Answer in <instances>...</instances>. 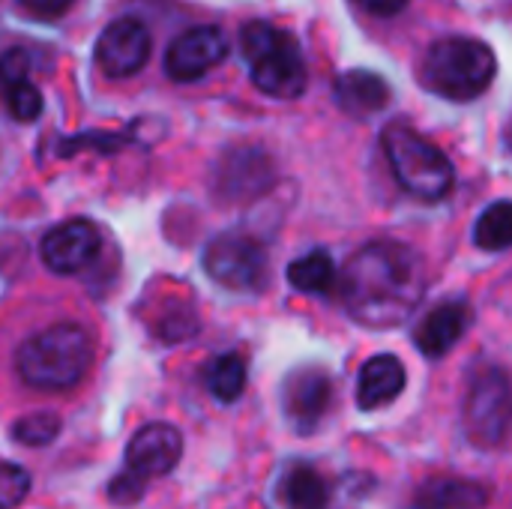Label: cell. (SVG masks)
I'll use <instances>...</instances> for the list:
<instances>
[{"label":"cell","instance_id":"cell-1","mask_svg":"<svg viewBox=\"0 0 512 509\" xmlns=\"http://www.w3.org/2000/svg\"><path fill=\"white\" fill-rule=\"evenodd\" d=\"M426 264L405 243L375 240L363 246L339 276V297L348 315L375 330L399 327L426 294Z\"/></svg>","mask_w":512,"mask_h":509},{"label":"cell","instance_id":"cell-2","mask_svg":"<svg viewBox=\"0 0 512 509\" xmlns=\"http://www.w3.org/2000/svg\"><path fill=\"white\" fill-rule=\"evenodd\" d=\"M93 363V339L78 324H51L15 351V369L36 390H69Z\"/></svg>","mask_w":512,"mask_h":509},{"label":"cell","instance_id":"cell-3","mask_svg":"<svg viewBox=\"0 0 512 509\" xmlns=\"http://www.w3.org/2000/svg\"><path fill=\"white\" fill-rule=\"evenodd\" d=\"M240 51L249 60L252 81L273 99H297L306 90L309 72L297 39L267 21H249L240 30Z\"/></svg>","mask_w":512,"mask_h":509},{"label":"cell","instance_id":"cell-4","mask_svg":"<svg viewBox=\"0 0 512 509\" xmlns=\"http://www.w3.org/2000/svg\"><path fill=\"white\" fill-rule=\"evenodd\" d=\"M495 51L471 36H444L426 51L423 78L429 90L453 102H471L495 81Z\"/></svg>","mask_w":512,"mask_h":509},{"label":"cell","instance_id":"cell-5","mask_svg":"<svg viewBox=\"0 0 512 509\" xmlns=\"http://www.w3.org/2000/svg\"><path fill=\"white\" fill-rule=\"evenodd\" d=\"M387 162L402 189L423 201H438L453 189V165L441 147L426 141L408 123H390L381 135Z\"/></svg>","mask_w":512,"mask_h":509},{"label":"cell","instance_id":"cell-6","mask_svg":"<svg viewBox=\"0 0 512 509\" xmlns=\"http://www.w3.org/2000/svg\"><path fill=\"white\" fill-rule=\"evenodd\" d=\"M462 423L477 447H501L512 432V381L498 366H480L471 375Z\"/></svg>","mask_w":512,"mask_h":509},{"label":"cell","instance_id":"cell-7","mask_svg":"<svg viewBox=\"0 0 512 509\" xmlns=\"http://www.w3.org/2000/svg\"><path fill=\"white\" fill-rule=\"evenodd\" d=\"M267 264V249L243 231H225L204 249L207 276L231 291H258L267 282Z\"/></svg>","mask_w":512,"mask_h":509},{"label":"cell","instance_id":"cell-8","mask_svg":"<svg viewBox=\"0 0 512 509\" xmlns=\"http://www.w3.org/2000/svg\"><path fill=\"white\" fill-rule=\"evenodd\" d=\"M330 405H333V381L324 369L303 366L285 378L282 408H285V420L291 423L294 432L312 435L321 426V420L327 417Z\"/></svg>","mask_w":512,"mask_h":509},{"label":"cell","instance_id":"cell-9","mask_svg":"<svg viewBox=\"0 0 512 509\" xmlns=\"http://www.w3.org/2000/svg\"><path fill=\"white\" fill-rule=\"evenodd\" d=\"M228 57V39L216 24L183 30L165 51V72L174 81H198Z\"/></svg>","mask_w":512,"mask_h":509},{"label":"cell","instance_id":"cell-10","mask_svg":"<svg viewBox=\"0 0 512 509\" xmlns=\"http://www.w3.org/2000/svg\"><path fill=\"white\" fill-rule=\"evenodd\" d=\"M147 57L150 33L138 18H117L96 39V63L111 78H129L141 72Z\"/></svg>","mask_w":512,"mask_h":509},{"label":"cell","instance_id":"cell-11","mask_svg":"<svg viewBox=\"0 0 512 509\" xmlns=\"http://www.w3.org/2000/svg\"><path fill=\"white\" fill-rule=\"evenodd\" d=\"M42 261L51 273L69 276L84 270L99 252V231L87 219H69L42 237Z\"/></svg>","mask_w":512,"mask_h":509},{"label":"cell","instance_id":"cell-12","mask_svg":"<svg viewBox=\"0 0 512 509\" xmlns=\"http://www.w3.org/2000/svg\"><path fill=\"white\" fill-rule=\"evenodd\" d=\"M183 456V435L168 423H150L138 429L126 447V465L129 471L141 474L144 480L165 477L177 468Z\"/></svg>","mask_w":512,"mask_h":509},{"label":"cell","instance_id":"cell-13","mask_svg":"<svg viewBox=\"0 0 512 509\" xmlns=\"http://www.w3.org/2000/svg\"><path fill=\"white\" fill-rule=\"evenodd\" d=\"M471 324V306L465 300H450V303H441L435 306L414 330V342L420 348L423 357L429 360H441L447 357L456 342L465 336Z\"/></svg>","mask_w":512,"mask_h":509},{"label":"cell","instance_id":"cell-14","mask_svg":"<svg viewBox=\"0 0 512 509\" xmlns=\"http://www.w3.org/2000/svg\"><path fill=\"white\" fill-rule=\"evenodd\" d=\"M408 384L405 366L399 357L393 354H378L369 357L357 375V405L363 411H378L390 402H396L402 396Z\"/></svg>","mask_w":512,"mask_h":509},{"label":"cell","instance_id":"cell-15","mask_svg":"<svg viewBox=\"0 0 512 509\" xmlns=\"http://www.w3.org/2000/svg\"><path fill=\"white\" fill-rule=\"evenodd\" d=\"M390 96V84L369 69H348L333 81V99L351 117H372L384 111Z\"/></svg>","mask_w":512,"mask_h":509},{"label":"cell","instance_id":"cell-16","mask_svg":"<svg viewBox=\"0 0 512 509\" xmlns=\"http://www.w3.org/2000/svg\"><path fill=\"white\" fill-rule=\"evenodd\" d=\"M489 492L471 480H435L420 489L414 509H483Z\"/></svg>","mask_w":512,"mask_h":509},{"label":"cell","instance_id":"cell-17","mask_svg":"<svg viewBox=\"0 0 512 509\" xmlns=\"http://www.w3.org/2000/svg\"><path fill=\"white\" fill-rule=\"evenodd\" d=\"M279 495L288 509H324L327 498H330L324 477L306 462H297L282 474Z\"/></svg>","mask_w":512,"mask_h":509},{"label":"cell","instance_id":"cell-18","mask_svg":"<svg viewBox=\"0 0 512 509\" xmlns=\"http://www.w3.org/2000/svg\"><path fill=\"white\" fill-rule=\"evenodd\" d=\"M288 282L303 294H327L333 285H339L336 264H333L330 252L312 249L303 258L291 261L288 264Z\"/></svg>","mask_w":512,"mask_h":509},{"label":"cell","instance_id":"cell-19","mask_svg":"<svg viewBox=\"0 0 512 509\" xmlns=\"http://www.w3.org/2000/svg\"><path fill=\"white\" fill-rule=\"evenodd\" d=\"M207 390L213 393V399L231 405L243 396L246 387V360L240 354H219L216 360H210L207 372H204Z\"/></svg>","mask_w":512,"mask_h":509},{"label":"cell","instance_id":"cell-20","mask_svg":"<svg viewBox=\"0 0 512 509\" xmlns=\"http://www.w3.org/2000/svg\"><path fill=\"white\" fill-rule=\"evenodd\" d=\"M474 243L486 252L512 249V201H495L477 216Z\"/></svg>","mask_w":512,"mask_h":509},{"label":"cell","instance_id":"cell-21","mask_svg":"<svg viewBox=\"0 0 512 509\" xmlns=\"http://www.w3.org/2000/svg\"><path fill=\"white\" fill-rule=\"evenodd\" d=\"M60 435V417L51 411L27 414L12 423V438L24 447H45Z\"/></svg>","mask_w":512,"mask_h":509},{"label":"cell","instance_id":"cell-22","mask_svg":"<svg viewBox=\"0 0 512 509\" xmlns=\"http://www.w3.org/2000/svg\"><path fill=\"white\" fill-rule=\"evenodd\" d=\"M6 108L15 120L30 123L42 114V93L30 81H18L6 87Z\"/></svg>","mask_w":512,"mask_h":509},{"label":"cell","instance_id":"cell-23","mask_svg":"<svg viewBox=\"0 0 512 509\" xmlns=\"http://www.w3.org/2000/svg\"><path fill=\"white\" fill-rule=\"evenodd\" d=\"M30 492V474L12 462L3 465L0 471V507L3 509H15Z\"/></svg>","mask_w":512,"mask_h":509},{"label":"cell","instance_id":"cell-24","mask_svg":"<svg viewBox=\"0 0 512 509\" xmlns=\"http://www.w3.org/2000/svg\"><path fill=\"white\" fill-rule=\"evenodd\" d=\"M147 492V480L141 477V474H135V471H123V474H117L114 480H111V486H108V498L114 501V504H120V507H132L141 495Z\"/></svg>","mask_w":512,"mask_h":509},{"label":"cell","instance_id":"cell-25","mask_svg":"<svg viewBox=\"0 0 512 509\" xmlns=\"http://www.w3.org/2000/svg\"><path fill=\"white\" fill-rule=\"evenodd\" d=\"M120 144H123V138H120V135H114V132H87V135H81V138L66 141L60 153H75V150H81V147H93V150H105V153H111V150H117Z\"/></svg>","mask_w":512,"mask_h":509},{"label":"cell","instance_id":"cell-26","mask_svg":"<svg viewBox=\"0 0 512 509\" xmlns=\"http://www.w3.org/2000/svg\"><path fill=\"white\" fill-rule=\"evenodd\" d=\"M27 72H30V60H27L24 48H9L3 54V81H6V87L18 84V81H27Z\"/></svg>","mask_w":512,"mask_h":509},{"label":"cell","instance_id":"cell-27","mask_svg":"<svg viewBox=\"0 0 512 509\" xmlns=\"http://www.w3.org/2000/svg\"><path fill=\"white\" fill-rule=\"evenodd\" d=\"M354 3H360L363 9H369V12H375V15H396V12H402L411 0H354Z\"/></svg>","mask_w":512,"mask_h":509},{"label":"cell","instance_id":"cell-28","mask_svg":"<svg viewBox=\"0 0 512 509\" xmlns=\"http://www.w3.org/2000/svg\"><path fill=\"white\" fill-rule=\"evenodd\" d=\"M30 12H36V15H60L72 0H21Z\"/></svg>","mask_w":512,"mask_h":509}]
</instances>
